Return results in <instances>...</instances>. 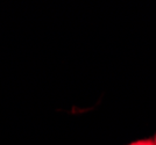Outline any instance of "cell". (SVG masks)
<instances>
[{
  "label": "cell",
  "instance_id": "cell-1",
  "mask_svg": "<svg viewBox=\"0 0 156 145\" xmlns=\"http://www.w3.org/2000/svg\"><path fill=\"white\" fill-rule=\"evenodd\" d=\"M127 145H155V143H154V139L153 138H144V139H139V140L130 142L129 144Z\"/></svg>",
  "mask_w": 156,
  "mask_h": 145
},
{
  "label": "cell",
  "instance_id": "cell-2",
  "mask_svg": "<svg viewBox=\"0 0 156 145\" xmlns=\"http://www.w3.org/2000/svg\"><path fill=\"white\" fill-rule=\"evenodd\" d=\"M153 139H154V143H155V145H156V133H155V136H154V138Z\"/></svg>",
  "mask_w": 156,
  "mask_h": 145
}]
</instances>
